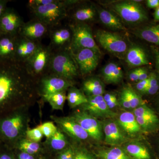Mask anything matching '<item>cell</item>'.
<instances>
[{
    "label": "cell",
    "instance_id": "3",
    "mask_svg": "<svg viewBox=\"0 0 159 159\" xmlns=\"http://www.w3.org/2000/svg\"><path fill=\"white\" fill-rule=\"evenodd\" d=\"M48 73L74 81L79 71L70 50L53 52Z\"/></svg>",
    "mask_w": 159,
    "mask_h": 159
},
{
    "label": "cell",
    "instance_id": "49",
    "mask_svg": "<svg viewBox=\"0 0 159 159\" xmlns=\"http://www.w3.org/2000/svg\"><path fill=\"white\" fill-rule=\"evenodd\" d=\"M154 20L157 21H159V7L155 9L154 13Z\"/></svg>",
    "mask_w": 159,
    "mask_h": 159
},
{
    "label": "cell",
    "instance_id": "12",
    "mask_svg": "<svg viewBox=\"0 0 159 159\" xmlns=\"http://www.w3.org/2000/svg\"><path fill=\"white\" fill-rule=\"evenodd\" d=\"M97 14V10L93 4L78 1L68 7L67 17L72 19L75 22L74 24L89 25L88 23L95 20Z\"/></svg>",
    "mask_w": 159,
    "mask_h": 159
},
{
    "label": "cell",
    "instance_id": "34",
    "mask_svg": "<svg viewBox=\"0 0 159 159\" xmlns=\"http://www.w3.org/2000/svg\"><path fill=\"white\" fill-rule=\"evenodd\" d=\"M43 136L49 139L53 136L57 130V126L52 122H47L38 126Z\"/></svg>",
    "mask_w": 159,
    "mask_h": 159
},
{
    "label": "cell",
    "instance_id": "14",
    "mask_svg": "<svg viewBox=\"0 0 159 159\" xmlns=\"http://www.w3.org/2000/svg\"><path fill=\"white\" fill-rule=\"evenodd\" d=\"M50 27L39 20L33 19L25 22L18 31L20 35L31 40L41 42L43 38L48 36Z\"/></svg>",
    "mask_w": 159,
    "mask_h": 159
},
{
    "label": "cell",
    "instance_id": "23",
    "mask_svg": "<svg viewBox=\"0 0 159 159\" xmlns=\"http://www.w3.org/2000/svg\"><path fill=\"white\" fill-rule=\"evenodd\" d=\"M82 91L87 97L100 96L104 93V84L97 77H89L83 82Z\"/></svg>",
    "mask_w": 159,
    "mask_h": 159
},
{
    "label": "cell",
    "instance_id": "36",
    "mask_svg": "<svg viewBox=\"0 0 159 159\" xmlns=\"http://www.w3.org/2000/svg\"><path fill=\"white\" fill-rule=\"evenodd\" d=\"M43 136L42 133L38 127L31 129H28L26 131V139L32 142L39 143Z\"/></svg>",
    "mask_w": 159,
    "mask_h": 159
},
{
    "label": "cell",
    "instance_id": "15",
    "mask_svg": "<svg viewBox=\"0 0 159 159\" xmlns=\"http://www.w3.org/2000/svg\"><path fill=\"white\" fill-rule=\"evenodd\" d=\"M51 118L57 123L59 129L73 139L84 141L89 138L88 134L73 117L52 116Z\"/></svg>",
    "mask_w": 159,
    "mask_h": 159
},
{
    "label": "cell",
    "instance_id": "30",
    "mask_svg": "<svg viewBox=\"0 0 159 159\" xmlns=\"http://www.w3.org/2000/svg\"><path fill=\"white\" fill-rule=\"evenodd\" d=\"M48 140L49 146L53 150L60 151L68 147L67 140L62 131L59 128L57 129L54 135Z\"/></svg>",
    "mask_w": 159,
    "mask_h": 159
},
{
    "label": "cell",
    "instance_id": "16",
    "mask_svg": "<svg viewBox=\"0 0 159 159\" xmlns=\"http://www.w3.org/2000/svg\"><path fill=\"white\" fill-rule=\"evenodd\" d=\"M88 102L82 105V110L95 118L110 119L116 115L108 108L102 95L88 97Z\"/></svg>",
    "mask_w": 159,
    "mask_h": 159
},
{
    "label": "cell",
    "instance_id": "22",
    "mask_svg": "<svg viewBox=\"0 0 159 159\" xmlns=\"http://www.w3.org/2000/svg\"><path fill=\"white\" fill-rule=\"evenodd\" d=\"M101 23L108 29L117 31L126 30L119 18L113 12L103 9L97 10Z\"/></svg>",
    "mask_w": 159,
    "mask_h": 159
},
{
    "label": "cell",
    "instance_id": "33",
    "mask_svg": "<svg viewBox=\"0 0 159 159\" xmlns=\"http://www.w3.org/2000/svg\"><path fill=\"white\" fill-rule=\"evenodd\" d=\"M122 92L124 93L130 102L131 108L134 109L140 106L143 105V101L141 97L130 88L124 89Z\"/></svg>",
    "mask_w": 159,
    "mask_h": 159
},
{
    "label": "cell",
    "instance_id": "31",
    "mask_svg": "<svg viewBox=\"0 0 159 159\" xmlns=\"http://www.w3.org/2000/svg\"><path fill=\"white\" fill-rule=\"evenodd\" d=\"M125 151L135 159H150V154L144 146L136 143H130L125 146Z\"/></svg>",
    "mask_w": 159,
    "mask_h": 159
},
{
    "label": "cell",
    "instance_id": "43",
    "mask_svg": "<svg viewBox=\"0 0 159 159\" xmlns=\"http://www.w3.org/2000/svg\"><path fill=\"white\" fill-rule=\"evenodd\" d=\"M120 101V104L124 108L128 109L131 108L130 102L123 92L121 93Z\"/></svg>",
    "mask_w": 159,
    "mask_h": 159
},
{
    "label": "cell",
    "instance_id": "18",
    "mask_svg": "<svg viewBox=\"0 0 159 159\" xmlns=\"http://www.w3.org/2000/svg\"><path fill=\"white\" fill-rule=\"evenodd\" d=\"M41 43V42L31 40L19 35L14 59L19 62L25 63L35 53Z\"/></svg>",
    "mask_w": 159,
    "mask_h": 159
},
{
    "label": "cell",
    "instance_id": "25",
    "mask_svg": "<svg viewBox=\"0 0 159 159\" xmlns=\"http://www.w3.org/2000/svg\"><path fill=\"white\" fill-rule=\"evenodd\" d=\"M118 123L119 126L129 134L136 133L141 130L134 115L130 112L122 113L119 116Z\"/></svg>",
    "mask_w": 159,
    "mask_h": 159
},
{
    "label": "cell",
    "instance_id": "32",
    "mask_svg": "<svg viewBox=\"0 0 159 159\" xmlns=\"http://www.w3.org/2000/svg\"><path fill=\"white\" fill-rule=\"evenodd\" d=\"M18 147L21 151L32 155L38 152L41 148L39 143L32 142L25 138L18 142Z\"/></svg>",
    "mask_w": 159,
    "mask_h": 159
},
{
    "label": "cell",
    "instance_id": "8",
    "mask_svg": "<svg viewBox=\"0 0 159 159\" xmlns=\"http://www.w3.org/2000/svg\"><path fill=\"white\" fill-rule=\"evenodd\" d=\"M95 37L102 48L115 55H125L128 50V45L125 40L116 33L98 30Z\"/></svg>",
    "mask_w": 159,
    "mask_h": 159
},
{
    "label": "cell",
    "instance_id": "19",
    "mask_svg": "<svg viewBox=\"0 0 159 159\" xmlns=\"http://www.w3.org/2000/svg\"><path fill=\"white\" fill-rule=\"evenodd\" d=\"M105 143L111 145H119L127 141L119 125L114 121H107L103 125Z\"/></svg>",
    "mask_w": 159,
    "mask_h": 159
},
{
    "label": "cell",
    "instance_id": "50",
    "mask_svg": "<svg viewBox=\"0 0 159 159\" xmlns=\"http://www.w3.org/2000/svg\"><path fill=\"white\" fill-rule=\"evenodd\" d=\"M0 159H13V158L9 154H3L0 156Z\"/></svg>",
    "mask_w": 159,
    "mask_h": 159
},
{
    "label": "cell",
    "instance_id": "7",
    "mask_svg": "<svg viewBox=\"0 0 159 159\" xmlns=\"http://www.w3.org/2000/svg\"><path fill=\"white\" fill-rule=\"evenodd\" d=\"M73 36L70 48L71 51L82 49H89L100 54V50L94 39L92 29L88 24H69Z\"/></svg>",
    "mask_w": 159,
    "mask_h": 159
},
{
    "label": "cell",
    "instance_id": "6",
    "mask_svg": "<svg viewBox=\"0 0 159 159\" xmlns=\"http://www.w3.org/2000/svg\"><path fill=\"white\" fill-rule=\"evenodd\" d=\"M53 54L49 45L41 43L35 53L25 63L29 74L36 80L48 74Z\"/></svg>",
    "mask_w": 159,
    "mask_h": 159
},
{
    "label": "cell",
    "instance_id": "39",
    "mask_svg": "<svg viewBox=\"0 0 159 159\" xmlns=\"http://www.w3.org/2000/svg\"><path fill=\"white\" fill-rule=\"evenodd\" d=\"M56 0H31L28 2L27 6L29 9H33L49 5L54 2Z\"/></svg>",
    "mask_w": 159,
    "mask_h": 159
},
{
    "label": "cell",
    "instance_id": "9",
    "mask_svg": "<svg viewBox=\"0 0 159 159\" xmlns=\"http://www.w3.org/2000/svg\"><path fill=\"white\" fill-rule=\"evenodd\" d=\"M37 85L41 97L44 95L66 91L71 87L74 86V81L48 73L38 80Z\"/></svg>",
    "mask_w": 159,
    "mask_h": 159
},
{
    "label": "cell",
    "instance_id": "47",
    "mask_svg": "<svg viewBox=\"0 0 159 159\" xmlns=\"http://www.w3.org/2000/svg\"><path fill=\"white\" fill-rule=\"evenodd\" d=\"M7 0H0V18L7 9V4L9 2Z\"/></svg>",
    "mask_w": 159,
    "mask_h": 159
},
{
    "label": "cell",
    "instance_id": "45",
    "mask_svg": "<svg viewBox=\"0 0 159 159\" xmlns=\"http://www.w3.org/2000/svg\"><path fill=\"white\" fill-rule=\"evenodd\" d=\"M148 76L147 70L144 68L140 67L139 81L147 79Z\"/></svg>",
    "mask_w": 159,
    "mask_h": 159
},
{
    "label": "cell",
    "instance_id": "21",
    "mask_svg": "<svg viewBox=\"0 0 159 159\" xmlns=\"http://www.w3.org/2000/svg\"><path fill=\"white\" fill-rule=\"evenodd\" d=\"M125 55V61L131 67H138L149 64L147 54L141 47L134 45L128 48Z\"/></svg>",
    "mask_w": 159,
    "mask_h": 159
},
{
    "label": "cell",
    "instance_id": "24",
    "mask_svg": "<svg viewBox=\"0 0 159 159\" xmlns=\"http://www.w3.org/2000/svg\"><path fill=\"white\" fill-rule=\"evenodd\" d=\"M103 80L107 84H118L122 80L123 73L117 64L110 62L103 67L102 70Z\"/></svg>",
    "mask_w": 159,
    "mask_h": 159
},
{
    "label": "cell",
    "instance_id": "51",
    "mask_svg": "<svg viewBox=\"0 0 159 159\" xmlns=\"http://www.w3.org/2000/svg\"><path fill=\"white\" fill-rule=\"evenodd\" d=\"M156 65L158 70H159V52L156 55Z\"/></svg>",
    "mask_w": 159,
    "mask_h": 159
},
{
    "label": "cell",
    "instance_id": "46",
    "mask_svg": "<svg viewBox=\"0 0 159 159\" xmlns=\"http://www.w3.org/2000/svg\"><path fill=\"white\" fill-rule=\"evenodd\" d=\"M146 5L150 9H156L159 7V0H148L146 1Z\"/></svg>",
    "mask_w": 159,
    "mask_h": 159
},
{
    "label": "cell",
    "instance_id": "42",
    "mask_svg": "<svg viewBox=\"0 0 159 159\" xmlns=\"http://www.w3.org/2000/svg\"><path fill=\"white\" fill-rule=\"evenodd\" d=\"M148 81H149V78H147V79L145 80H141L139 81L136 84V88L137 89L139 92L144 93V92L148 87Z\"/></svg>",
    "mask_w": 159,
    "mask_h": 159
},
{
    "label": "cell",
    "instance_id": "13",
    "mask_svg": "<svg viewBox=\"0 0 159 159\" xmlns=\"http://www.w3.org/2000/svg\"><path fill=\"white\" fill-rule=\"evenodd\" d=\"M71 52L80 74H88L97 68L99 64V53L89 49H80Z\"/></svg>",
    "mask_w": 159,
    "mask_h": 159
},
{
    "label": "cell",
    "instance_id": "35",
    "mask_svg": "<svg viewBox=\"0 0 159 159\" xmlns=\"http://www.w3.org/2000/svg\"><path fill=\"white\" fill-rule=\"evenodd\" d=\"M149 81L148 87L144 93L152 95L156 93L159 89V84L156 74L151 73L148 76Z\"/></svg>",
    "mask_w": 159,
    "mask_h": 159
},
{
    "label": "cell",
    "instance_id": "27",
    "mask_svg": "<svg viewBox=\"0 0 159 159\" xmlns=\"http://www.w3.org/2000/svg\"><path fill=\"white\" fill-rule=\"evenodd\" d=\"M67 100L71 108H75L86 103L88 101V97L82 90L78 89L73 86L68 90Z\"/></svg>",
    "mask_w": 159,
    "mask_h": 159
},
{
    "label": "cell",
    "instance_id": "28",
    "mask_svg": "<svg viewBox=\"0 0 159 159\" xmlns=\"http://www.w3.org/2000/svg\"><path fill=\"white\" fill-rule=\"evenodd\" d=\"M41 97L48 102L53 110L62 111L67 99L66 91L44 95Z\"/></svg>",
    "mask_w": 159,
    "mask_h": 159
},
{
    "label": "cell",
    "instance_id": "38",
    "mask_svg": "<svg viewBox=\"0 0 159 159\" xmlns=\"http://www.w3.org/2000/svg\"><path fill=\"white\" fill-rule=\"evenodd\" d=\"M107 105L110 109L115 108L119 105V102L115 94L107 93L103 96Z\"/></svg>",
    "mask_w": 159,
    "mask_h": 159
},
{
    "label": "cell",
    "instance_id": "20",
    "mask_svg": "<svg viewBox=\"0 0 159 159\" xmlns=\"http://www.w3.org/2000/svg\"><path fill=\"white\" fill-rule=\"evenodd\" d=\"M19 34L0 33V59H14Z\"/></svg>",
    "mask_w": 159,
    "mask_h": 159
},
{
    "label": "cell",
    "instance_id": "17",
    "mask_svg": "<svg viewBox=\"0 0 159 159\" xmlns=\"http://www.w3.org/2000/svg\"><path fill=\"white\" fill-rule=\"evenodd\" d=\"M24 22L22 18L17 11L14 9L7 8L0 18V33H18Z\"/></svg>",
    "mask_w": 159,
    "mask_h": 159
},
{
    "label": "cell",
    "instance_id": "11",
    "mask_svg": "<svg viewBox=\"0 0 159 159\" xmlns=\"http://www.w3.org/2000/svg\"><path fill=\"white\" fill-rule=\"evenodd\" d=\"M71 117L79 123L89 137L97 141L102 140L103 126L97 118L83 110L75 112Z\"/></svg>",
    "mask_w": 159,
    "mask_h": 159
},
{
    "label": "cell",
    "instance_id": "40",
    "mask_svg": "<svg viewBox=\"0 0 159 159\" xmlns=\"http://www.w3.org/2000/svg\"><path fill=\"white\" fill-rule=\"evenodd\" d=\"M75 152L72 147L68 146L65 149L61 151L58 159H74Z\"/></svg>",
    "mask_w": 159,
    "mask_h": 159
},
{
    "label": "cell",
    "instance_id": "2",
    "mask_svg": "<svg viewBox=\"0 0 159 159\" xmlns=\"http://www.w3.org/2000/svg\"><path fill=\"white\" fill-rule=\"evenodd\" d=\"M29 107L13 111L9 116L0 120V134L6 140L18 142L26 137L29 117Z\"/></svg>",
    "mask_w": 159,
    "mask_h": 159
},
{
    "label": "cell",
    "instance_id": "44",
    "mask_svg": "<svg viewBox=\"0 0 159 159\" xmlns=\"http://www.w3.org/2000/svg\"><path fill=\"white\" fill-rule=\"evenodd\" d=\"M139 72L140 67L134 69L131 71L129 75V77L130 80L132 81H137L139 80Z\"/></svg>",
    "mask_w": 159,
    "mask_h": 159
},
{
    "label": "cell",
    "instance_id": "26",
    "mask_svg": "<svg viewBox=\"0 0 159 159\" xmlns=\"http://www.w3.org/2000/svg\"><path fill=\"white\" fill-rule=\"evenodd\" d=\"M135 34L148 42L159 45V25L147 26L138 29Z\"/></svg>",
    "mask_w": 159,
    "mask_h": 159
},
{
    "label": "cell",
    "instance_id": "5",
    "mask_svg": "<svg viewBox=\"0 0 159 159\" xmlns=\"http://www.w3.org/2000/svg\"><path fill=\"white\" fill-rule=\"evenodd\" d=\"M139 1L117 2L112 9L121 19L129 25H136L148 20L147 13Z\"/></svg>",
    "mask_w": 159,
    "mask_h": 159
},
{
    "label": "cell",
    "instance_id": "37",
    "mask_svg": "<svg viewBox=\"0 0 159 159\" xmlns=\"http://www.w3.org/2000/svg\"><path fill=\"white\" fill-rule=\"evenodd\" d=\"M133 113L136 117H145L155 115L152 110L144 104L134 109Z\"/></svg>",
    "mask_w": 159,
    "mask_h": 159
},
{
    "label": "cell",
    "instance_id": "48",
    "mask_svg": "<svg viewBox=\"0 0 159 159\" xmlns=\"http://www.w3.org/2000/svg\"><path fill=\"white\" fill-rule=\"evenodd\" d=\"M18 159H34V158L33 155L21 152L19 154Z\"/></svg>",
    "mask_w": 159,
    "mask_h": 159
},
{
    "label": "cell",
    "instance_id": "10",
    "mask_svg": "<svg viewBox=\"0 0 159 159\" xmlns=\"http://www.w3.org/2000/svg\"><path fill=\"white\" fill-rule=\"evenodd\" d=\"M72 29L70 25H62L61 24L50 28L48 36L49 45L53 52L70 50L72 43Z\"/></svg>",
    "mask_w": 159,
    "mask_h": 159
},
{
    "label": "cell",
    "instance_id": "1",
    "mask_svg": "<svg viewBox=\"0 0 159 159\" xmlns=\"http://www.w3.org/2000/svg\"><path fill=\"white\" fill-rule=\"evenodd\" d=\"M39 97L37 80L25 63L0 59V113L29 107Z\"/></svg>",
    "mask_w": 159,
    "mask_h": 159
},
{
    "label": "cell",
    "instance_id": "4",
    "mask_svg": "<svg viewBox=\"0 0 159 159\" xmlns=\"http://www.w3.org/2000/svg\"><path fill=\"white\" fill-rule=\"evenodd\" d=\"M68 6L65 0H56L54 2L30 9L33 19L42 22L50 27L61 24L67 16Z\"/></svg>",
    "mask_w": 159,
    "mask_h": 159
},
{
    "label": "cell",
    "instance_id": "41",
    "mask_svg": "<svg viewBox=\"0 0 159 159\" xmlns=\"http://www.w3.org/2000/svg\"><path fill=\"white\" fill-rule=\"evenodd\" d=\"M74 159H95V158L87 150L82 148L75 152Z\"/></svg>",
    "mask_w": 159,
    "mask_h": 159
},
{
    "label": "cell",
    "instance_id": "29",
    "mask_svg": "<svg viewBox=\"0 0 159 159\" xmlns=\"http://www.w3.org/2000/svg\"><path fill=\"white\" fill-rule=\"evenodd\" d=\"M98 156L101 159H131L125 150L117 147L99 151Z\"/></svg>",
    "mask_w": 159,
    "mask_h": 159
}]
</instances>
